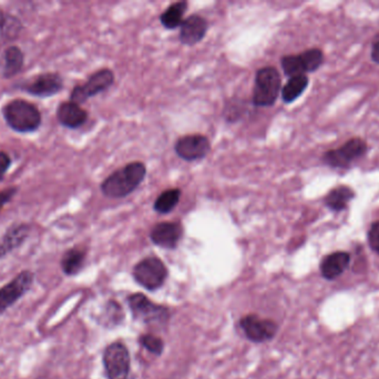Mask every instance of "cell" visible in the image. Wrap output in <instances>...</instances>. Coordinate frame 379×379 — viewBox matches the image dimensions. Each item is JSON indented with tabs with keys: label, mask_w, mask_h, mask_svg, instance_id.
I'll return each mask as SVG.
<instances>
[{
	"label": "cell",
	"mask_w": 379,
	"mask_h": 379,
	"mask_svg": "<svg viewBox=\"0 0 379 379\" xmlns=\"http://www.w3.org/2000/svg\"><path fill=\"white\" fill-rule=\"evenodd\" d=\"M369 247L379 255V220L371 224L367 233Z\"/></svg>",
	"instance_id": "obj_28"
},
{
	"label": "cell",
	"mask_w": 379,
	"mask_h": 379,
	"mask_svg": "<svg viewBox=\"0 0 379 379\" xmlns=\"http://www.w3.org/2000/svg\"><path fill=\"white\" fill-rule=\"evenodd\" d=\"M134 279L149 291L161 287L168 276V270L162 261L149 257L140 261L134 270Z\"/></svg>",
	"instance_id": "obj_7"
},
{
	"label": "cell",
	"mask_w": 379,
	"mask_h": 379,
	"mask_svg": "<svg viewBox=\"0 0 379 379\" xmlns=\"http://www.w3.org/2000/svg\"><path fill=\"white\" fill-rule=\"evenodd\" d=\"M281 65L284 74L289 76V78L300 76V75H306L298 55L284 56L281 59Z\"/></svg>",
	"instance_id": "obj_26"
},
{
	"label": "cell",
	"mask_w": 379,
	"mask_h": 379,
	"mask_svg": "<svg viewBox=\"0 0 379 379\" xmlns=\"http://www.w3.org/2000/svg\"><path fill=\"white\" fill-rule=\"evenodd\" d=\"M181 199V190L179 188H171L160 194L153 203V208L159 214H169L177 207Z\"/></svg>",
	"instance_id": "obj_21"
},
{
	"label": "cell",
	"mask_w": 379,
	"mask_h": 379,
	"mask_svg": "<svg viewBox=\"0 0 379 379\" xmlns=\"http://www.w3.org/2000/svg\"><path fill=\"white\" fill-rule=\"evenodd\" d=\"M22 29V24L16 17L9 16L0 11V33L3 37L11 39L17 37Z\"/></svg>",
	"instance_id": "obj_25"
},
{
	"label": "cell",
	"mask_w": 379,
	"mask_h": 379,
	"mask_svg": "<svg viewBox=\"0 0 379 379\" xmlns=\"http://www.w3.org/2000/svg\"><path fill=\"white\" fill-rule=\"evenodd\" d=\"M142 346L147 349L152 354L160 355L163 350V341L156 336L143 335L140 337Z\"/></svg>",
	"instance_id": "obj_27"
},
{
	"label": "cell",
	"mask_w": 379,
	"mask_h": 379,
	"mask_svg": "<svg viewBox=\"0 0 379 379\" xmlns=\"http://www.w3.org/2000/svg\"><path fill=\"white\" fill-rule=\"evenodd\" d=\"M182 235L183 229L181 224L164 222V223L156 224L151 229L150 238L153 244H156V246L172 249L177 247V245L182 238Z\"/></svg>",
	"instance_id": "obj_13"
},
{
	"label": "cell",
	"mask_w": 379,
	"mask_h": 379,
	"mask_svg": "<svg viewBox=\"0 0 379 379\" xmlns=\"http://www.w3.org/2000/svg\"><path fill=\"white\" fill-rule=\"evenodd\" d=\"M9 166H10V158L8 155L0 151V180L3 178L5 173L8 171Z\"/></svg>",
	"instance_id": "obj_29"
},
{
	"label": "cell",
	"mask_w": 379,
	"mask_h": 379,
	"mask_svg": "<svg viewBox=\"0 0 379 379\" xmlns=\"http://www.w3.org/2000/svg\"><path fill=\"white\" fill-rule=\"evenodd\" d=\"M147 176V167L141 162H132L112 173L102 184V192L109 198H124L139 187Z\"/></svg>",
	"instance_id": "obj_1"
},
{
	"label": "cell",
	"mask_w": 379,
	"mask_h": 379,
	"mask_svg": "<svg viewBox=\"0 0 379 379\" xmlns=\"http://www.w3.org/2000/svg\"><path fill=\"white\" fill-rule=\"evenodd\" d=\"M355 192L348 186H339L328 192L325 197V206L333 212H341L346 208L349 201L354 199Z\"/></svg>",
	"instance_id": "obj_17"
},
{
	"label": "cell",
	"mask_w": 379,
	"mask_h": 379,
	"mask_svg": "<svg viewBox=\"0 0 379 379\" xmlns=\"http://www.w3.org/2000/svg\"><path fill=\"white\" fill-rule=\"evenodd\" d=\"M28 234H29V227L25 224L11 227L6 233L3 242L0 244V257H3L6 254H8L11 250L20 246L27 238Z\"/></svg>",
	"instance_id": "obj_18"
},
{
	"label": "cell",
	"mask_w": 379,
	"mask_h": 379,
	"mask_svg": "<svg viewBox=\"0 0 379 379\" xmlns=\"http://www.w3.org/2000/svg\"><path fill=\"white\" fill-rule=\"evenodd\" d=\"M282 91L281 75L275 67L266 66L257 70L252 102L257 107H271Z\"/></svg>",
	"instance_id": "obj_3"
},
{
	"label": "cell",
	"mask_w": 379,
	"mask_h": 379,
	"mask_svg": "<svg viewBox=\"0 0 379 379\" xmlns=\"http://www.w3.org/2000/svg\"><path fill=\"white\" fill-rule=\"evenodd\" d=\"M85 258L86 253L83 250L78 249V248L68 250L61 261L63 272H66L67 275H74L76 272H79L83 266Z\"/></svg>",
	"instance_id": "obj_23"
},
{
	"label": "cell",
	"mask_w": 379,
	"mask_h": 379,
	"mask_svg": "<svg viewBox=\"0 0 379 379\" xmlns=\"http://www.w3.org/2000/svg\"><path fill=\"white\" fill-rule=\"evenodd\" d=\"M241 327L245 332L248 339L255 343L270 341L277 332V325L273 320L259 318L257 315L244 317L241 320Z\"/></svg>",
	"instance_id": "obj_11"
},
{
	"label": "cell",
	"mask_w": 379,
	"mask_h": 379,
	"mask_svg": "<svg viewBox=\"0 0 379 379\" xmlns=\"http://www.w3.org/2000/svg\"><path fill=\"white\" fill-rule=\"evenodd\" d=\"M33 272L24 270L15 278L14 281L8 285L3 286V288L0 289V314H3L6 309L14 305L20 297L24 296L33 285Z\"/></svg>",
	"instance_id": "obj_10"
},
{
	"label": "cell",
	"mask_w": 379,
	"mask_h": 379,
	"mask_svg": "<svg viewBox=\"0 0 379 379\" xmlns=\"http://www.w3.org/2000/svg\"><path fill=\"white\" fill-rule=\"evenodd\" d=\"M16 188H8V190L0 192V209L5 206V203H8L11 198L16 194Z\"/></svg>",
	"instance_id": "obj_30"
},
{
	"label": "cell",
	"mask_w": 379,
	"mask_h": 379,
	"mask_svg": "<svg viewBox=\"0 0 379 379\" xmlns=\"http://www.w3.org/2000/svg\"><path fill=\"white\" fill-rule=\"evenodd\" d=\"M298 56H300V63H302L305 74L306 72H316L324 61V54L318 48L305 50Z\"/></svg>",
	"instance_id": "obj_24"
},
{
	"label": "cell",
	"mask_w": 379,
	"mask_h": 379,
	"mask_svg": "<svg viewBox=\"0 0 379 379\" xmlns=\"http://www.w3.org/2000/svg\"><path fill=\"white\" fill-rule=\"evenodd\" d=\"M3 117L9 127L22 134L35 132L41 124L38 108L22 99H16L6 105Z\"/></svg>",
	"instance_id": "obj_2"
},
{
	"label": "cell",
	"mask_w": 379,
	"mask_h": 379,
	"mask_svg": "<svg viewBox=\"0 0 379 379\" xmlns=\"http://www.w3.org/2000/svg\"><path fill=\"white\" fill-rule=\"evenodd\" d=\"M63 87V78L58 74L48 72L35 76L22 86V89L33 96L46 98L58 94Z\"/></svg>",
	"instance_id": "obj_12"
},
{
	"label": "cell",
	"mask_w": 379,
	"mask_h": 379,
	"mask_svg": "<svg viewBox=\"0 0 379 379\" xmlns=\"http://www.w3.org/2000/svg\"><path fill=\"white\" fill-rule=\"evenodd\" d=\"M188 9V3L186 1H177L168 7L167 10L160 16V22L166 29H177L182 25L184 20V14Z\"/></svg>",
	"instance_id": "obj_19"
},
{
	"label": "cell",
	"mask_w": 379,
	"mask_h": 379,
	"mask_svg": "<svg viewBox=\"0 0 379 379\" xmlns=\"http://www.w3.org/2000/svg\"><path fill=\"white\" fill-rule=\"evenodd\" d=\"M349 264H350L349 253L339 250L325 256L319 264V272L324 279L333 281L346 272Z\"/></svg>",
	"instance_id": "obj_14"
},
{
	"label": "cell",
	"mask_w": 379,
	"mask_h": 379,
	"mask_svg": "<svg viewBox=\"0 0 379 379\" xmlns=\"http://www.w3.org/2000/svg\"><path fill=\"white\" fill-rule=\"evenodd\" d=\"M57 118L63 126L79 128L88 119V113L76 102H63L57 110Z\"/></svg>",
	"instance_id": "obj_16"
},
{
	"label": "cell",
	"mask_w": 379,
	"mask_h": 379,
	"mask_svg": "<svg viewBox=\"0 0 379 379\" xmlns=\"http://www.w3.org/2000/svg\"><path fill=\"white\" fill-rule=\"evenodd\" d=\"M207 22L205 18L199 15H192L183 20L180 26V42L183 45L194 46L201 42L207 35Z\"/></svg>",
	"instance_id": "obj_15"
},
{
	"label": "cell",
	"mask_w": 379,
	"mask_h": 379,
	"mask_svg": "<svg viewBox=\"0 0 379 379\" xmlns=\"http://www.w3.org/2000/svg\"><path fill=\"white\" fill-rule=\"evenodd\" d=\"M115 83V74L110 69H100L88 78L87 83L76 86L71 93V102L76 104L85 102L90 97L102 94Z\"/></svg>",
	"instance_id": "obj_6"
},
{
	"label": "cell",
	"mask_w": 379,
	"mask_h": 379,
	"mask_svg": "<svg viewBox=\"0 0 379 379\" xmlns=\"http://www.w3.org/2000/svg\"><path fill=\"white\" fill-rule=\"evenodd\" d=\"M129 305L134 318L147 325H162L169 319V311L156 305L147 296L134 294L129 298Z\"/></svg>",
	"instance_id": "obj_5"
},
{
	"label": "cell",
	"mask_w": 379,
	"mask_h": 379,
	"mask_svg": "<svg viewBox=\"0 0 379 379\" xmlns=\"http://www.w3.org/2000/svg\"><path fill=\"white\" fill-rule=\"evenodd\" d=\"M104 365L108 379L128 378L130 356L127 347L121 343H113L106 347L104 354Z\"/></svg>",
	"instance_id": "obj_8"
},
{
	"label": "cell",
	"mask_w": 379,
	"mask_h": 379,
	"mask_svg": "<svg viewBox=\"0 0 379 379\" xmlns=\"http://www.w3.org/2000/svg\"><path fill=\"white\" fill-rule=\"evenodd\" d=\"M24 66V54L18 47H9L3 58V76L14 77Z\"/></svg>",
	"instance_id": "obj_22"
},
{
	"label": "cell",
	"mask_w": 379,
	"mask_h": 379,
	"mask_svg": "<svg viewBox=\"0 0 379 379\" xmlns=\"http://www.w3.org/2000/svg\"><path fill=\"white\" fill-rule=\"evenodd\" d=\"M367 144L362 138L355 137L341 146L323 155V162L333 168H346L353 162L360 160L367 153Z\"/></svg>",
	"instance_id": "obj_4"
},
{
	"label": "cell",
	"mask_w": 379,
	"mask_h": 379,
	"mask_svg": "<svg viewBox=\"0 0 379 379\" xmlns=\"http://www.w3.org/2000/svg\"><path fill=\"white\" fill-rule=\"evenodd\" d=\"M177 156L186 162L201 160L211 150L209 138L203 135H186L179 138L175 145Z\"/></svg>",
	"instance_id": "obj_9"
},
{
	"label": "cell",
	"mask_w": 379,
	"mask_h": 379,
	"mask_svg": "<svg viewBox=\"0 0 379 379\" xmlns=\"http://www.w3.org/2000/svg\"><path fill=\"white\" fill-rule=\"evenodd\" d=\"M371 59L376 63H379V39L373 45V49H371Z\"/></svg>",
	"instance_id": "obj_31"
},
{
	"label": "cell",
	"mask_w": 379,
	"mask_h": 379,
	"mask_svg": "<svg viewBox=\"0 0 379 379\" xmlns=\"http://www.w3.org/2000/svg\"><path fill=\"white\" fill-rule=\"evenodd\" d=\"M309 84V77L306 75H300V76L289 78V82L282 88L283 102L287 104L295 102L306 91Z\"/></svg>",
	"instance_id": "obj_20"
}]
</instances>
